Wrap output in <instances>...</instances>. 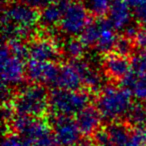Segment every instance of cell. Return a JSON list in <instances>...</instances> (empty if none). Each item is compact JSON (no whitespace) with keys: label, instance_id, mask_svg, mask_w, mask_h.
Wrapping results in <instances>:
<instances>
[{"label":"cell","instance_id":"1","mask_svg":"<svg viewBox=\"0 0 146 146\" xmlns=\"http://www.w3.org/2000/svg\"><path fill=\"white\" fill-rule=\"evenodd\" d=\"M39 24V13L25 3L15 2L5 5L2 13L3 39L6 42L28 38Z\"/></svg>","mask_w":146,"mask_h":146},{"label":"cell","instance_id":"2","mask_svg":"<svg viewBox=\"0 0 146 146\" xmlns=\"http://www.w3.org/2000/svg\"><path fill=\"white\" fill-rule=\"evenodd\" d=\"M132 104V93L128 89L123 86L106 85L98 93L95 106L103 120L113 122L125 117Z\"/></svg>","mask_w":146,"mask_h":146},{"label":"cell","instance_id":"3","mask_svg":"<svg viewBox=\"0 0 146 146\" xmlns=\"http://www.w3.org/2000/svg\"><path fill=\"white\" fill-rule=\"evenodd\" d=\"M17 115L42 118L49 110V93L44 85L31 83L11 99Z\"/></svg>","mask_w":146,"mask_h":146},{"label":"cell","instance_id":"4","mask_svg":"<svg viewBox=\"0 0 146 146\" xmlns=\"http://www.w3.org/2000/svg\"><path fill=\"white\" fill-rule=\"evenodd\" d=\"M90 95L84 90L52 89L49 93V111L54 116H76L89 106Z\"/></svg>","mask_w":146,"mask_h":146},{"label":"cell","instance_id":"5","mask_svg":"<svg viewBox=\"0 0 146 146\" xmlns=\"http://www.w3.org/2000/svg\"><path fill=\"white\" fill-rule=\"evenodd\" d=\"M1 76L2 85L14 88L21 85L26 78L25 58L15 54L7 43L1 49Z\"/></svg>","mask_w":146,"mask_h":146},{"label":"cell","instance_id":"6","mask_svg":"<svg viewBox=\"0 0 146 146\" xmlns=\"http://www.w3.org/2000/svg\"><path fill=\"white\" fill-rule=\"evenodd\" d=\"M89 21V12L81 1L70 0L63 11L59 29L67 37L79 36Z\"/></svg>","mask_w":146,"mask_h":146},{"label":"cell","instance_id":"7","mask_svg":"<svg viewBox=\"0 0 146 146\" xmlns=\"http://www.w3.org/2000/svg\"><path fill=\"white\" fill-rule=\"evenodd\" d=\"M59 69L60 65L57 62H41L30 59L26 65V78L30 83L42 84L53 89Z\"/></svg>","mask_w":146,"mask_h":146},{"label":"cell","instance_id":"8","mask_svg":"<svg viewBox=\"0 0 146 146\" xmlns=\"http://www.w3.org/2000/svg\"><path fill=\"white\" fill-rule=\"evenodd\" d=\"M50 124L60 146H74L81 140L82 134L71 116H54Z\"/></svg>","mask_w":146,"mask_h":146},{"label":"cell","instance_id":"9","mask_svg":"<svg viewBox=\"0 0 146 146\" xmlns=\"http://www.w3.org/2000/svg\"><path fill=\"white\" fill-rule=\"evenodd\" d=\"M29 58L41 62H57L61 58V47L49 37H37L28 44Z\"/></svg>","mask_w":146,"mask_h":146},{"label":"cell","instance_id":"10","mask_svg":"<svg viewBox=\"0 0 146 146\" xmlns=\"http://www.w3.org/2000/svg\"><path fill=\"white\" fill-rule=\"evenodd\" d=\"M101 66L106 77L116 81H121L131 72L130 59H128L127 56L120 55L114 51L104 54Z\"/></svg>","mask_w":146,"mask_h":146},{"label":"cell","instance_id":"11","mask_svg":"<svg viewBox=\"0 0 146 146\" xmlns=\"http://www.w3.org/2000/svg\"><path fill=\"white\" fill-rule=\"evenodd\" d=\"M69 62L77 70L83 86L88 88L90 91H97V90L100 91L103 88L102 87L103 78L93 64L83 58L74 59L70 60Z\"/></svg>","mask_w":146,"mask_h":146},{"label":"cell","instance_id":"12","mask_svg":"<svg viewBox=\"0 0 146 146\" xmlns=\"http://www.w3.org/2000/svg\"><path fill=\"white\" fill-rule=\"evenodd\" d=\"M102 120L103 118L96 106H87L75 116L77 126L84 137L93 136L100 129Z\"/></svg>","mask_w":146,"mask_h":146},{"label":"cell","instance_id":"13","mask_svg":"<svg viewBox=\"0 0 146 146\" xmlns=\"http://www.w3.org/2000/svg\"><path fill=\"white\" fill-rule=\"evenodd\" d=\"M108 20L117 31L123 32L134 21L133 12L124 0H113L108 12Z\"/></svg>","mask_w":146,"mask_h":146},{"label":"cell","instance_id":"14","mask_svg":"<svg viewBox=\"0 0 146 146\" xmlns=\"http://www.w3.org/2000/svg\"><path fill=\"white\" fill-rule=\"evenodd\" d=\"M98 23H99V37L96 43L95 47L96 51L102 54H107L114 50V47L117 42L118 36L116 34V29L112 26L108 19L98 17Z\"/></svg>","mask_w":146,"mask_h":146},{"label":"cell","instance_id":"15","mask_svg":"<svg viewBox=\"0 0 146 146\" xmlns=\"http://www.w3.org/2000/svg\"><path fill=\"white\" fill-rule=\"evenodd\" d=\"M82 85L83 84L77 70L70 62L60 65L58 76L53 89L78 90Z\"/></svg>","mask_w":146,"mask_h":146},{"label":"cell","instance_id":"16","mask_svg":"<svg viewBox=\"0 0 146 146\" xmlns=\"http://www.w3.org/2000/svg\"><path fill=\"white\" fill-rule=\"evenodd\" d=\"M70 0H59L58 2L51 4L43 8L39 13V25L47 30L54 29L56 26H59L61 18H62L63 11L66 4Z\"/></svg>","mask_w":146,"mask_h":146},{"label":"cell","instance_id":"17","mask_svg":"<svg viewBox=\"0 0 146 146\" xmlns=\"http://www.w3.org/2000/svg\"><path fill=\"white\" fill-rule=\"evenodd\" d=\"M121 86L129 90L138 101L146 102V73L136 74L131 71L121 80Z\"/></svg>","mask_w":146,"mask_h":146},{"label":"cell","instance_id":"18","mask_svg":"<svg viewBox=\"0 0 146 146\" xmlns=\"http://www.w3.org/2000/svg\"><path fill=\"white\" fill-rule=\"evenodd\" d=\"M86 48L87 47L84 45L81 39L78 38L77 36H72L67 37L66 40H64L61 46V51L62 55L66 56L70 60H74V59L83 58Z\"/></svg>","mask_w":146,"mask_h":146},{"label":"cell","instance_id":"19","mask_svg":"<svg viewBox=\"0 0 146 146\" xmlns=\"http://www.w3.org/2000/svg\"><path fill=\"white\" fill-rule=\"evenodd\" d=\"M124 118L131 127H146V103L139 101L132 104Z\"/></svg>","mask_w":146,"mask_h":146},{"label":"cell","instance_id":"20","mask_svg":"<svg viewBox=\"0 0 146 146\" xmlns=\"http://www.w3.org/2000/svg\"><path fill=\"white\" fill-rule=\"evenodd\" d=\"M90 15L103 17L108 14L113 0H80Z\"/></svg>","mask_w":146,"mask_h":146},{"label":"cell","instance_id":"21","mask_svg":"<svg viewBox=\"0 0 146 146\" xmlns=\"http://www.w3.org/2000/svg\"><path fill=\"white\" fill-rule=\"evenodd\" d=\"M99 23H98V18L95 20L89 21L87 26L84 28V30L79 35V38L84 43L86 47L88 48H94L98 41L99 37Z\"/></svg>","mask_w":146,"mask_h":146},{"label":"cell","instance_id":"22","mask_svg":"<svg viewBox=\"0 0 146 146\" xmlns=\"http://www.w3.org/2000/svg\"><path fill=\"white\" fill-rule=\"evenodd\" d=\"M131 71L136 74L146 73V49H138L134 51L130 58Z\"/></svg>","mask_w":146,"mask_h":146},{"label":"cell","instance_id":"23","mask_svg":"<svg viewBox=\"0 0 146 146\" xmlns=\"http://www.w3.org/2000/svg\"><path fill=\"white\" fill-rule=\"evenodd\" d=\"M134 47H135V43L133 39H130L123 35L121 37H118L113 51L120 55L128 57L131 56L132 53L134 52Z\"/></svg>","mask_w":146,"mask_h":146},{"label":"cell","instance_id":"24","mask_svg":"<svg viewBox=\"0 0 146 146\" xmlns=\"http://www.w3.org/2000/svg\"><path fill=\"white\" fill-rule=\"evenodd\" d=\"M126 146H146V127H131Z\"/></svg>","mask_w":146,"mask_h":146},{"label":"cell","instance_id":"25","mask_svg":"<svg viewBox=\"0 0 146 146\" xmlns=\"http://www.w3.org/2000/svg\"><path fill=\"white\" fill-rule=\"evenodd\" d=\"M3 146H33L29 140L13 131L8 133L3 140Z\"/></svg>","mask_w":146,"mask_h":146},{"label":"cell","instance_id":"26","mask_svg":"<svg viewBox=\"0 0 146 146\" xmlns=\"http://www.w3.org/2000/svg\"><path fill=\"white\" fill-rule=\"evenodd\" d=\"M20 1L36 10H42L45 7L58 2L59 0H20Z\"/></svg>","mask_w":146,"mask_h":146},{"label":"cell","instance_id":"27","mask_svg":"<svg viewBox=\"0 0 146 146\" xmlns=\"http://www.w3.org/2000/svg\"><path fill=\"white\" fill-rule=\"evenodd\" d=\"M134 43L138 49H146V28L140 27V30L134 38Z\"/></svg>","mask_w":146,"mask_h":146},{"label":"cell","instance_id":"28","mask_svg":"<svg viewBox=\"0 0 146 146\" xmlns=\"http://www.w3.org/2000/svg\"><path fill=\"white\" fill-rule=\"evenodd\" d=\"M124 1L129 5L132 10L142 6V5L146 4V0H124Z\"/></svg>","mask_w":146,"mask_h":146},{"label":"cell","instance_id":"29","mask_svg":"<svg viewBox=\"0 0 146 146\" xmlns=\"http://www.w3.org/2000/svg\"><path fill=\"white\" fill-rule=\"evenodd\" d=\"M15 1H17V0H2V3H3V5H8V4H10V3L15 2Z\"/></svg>","mask_w":146,"mask_h":146}]
</instances>
